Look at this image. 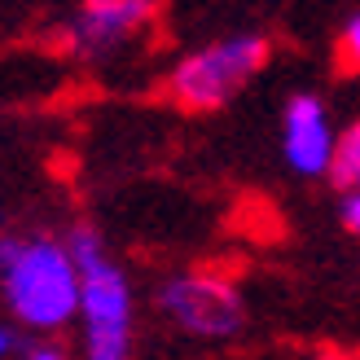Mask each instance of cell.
<instances>
[{
  "label": "cell",
  "mask_w": 360,
  "mask_h": 360,
  "mask_svg": "<svg viewBox=\"0 0 360 360\" xmlns=\"http://www.w3.org/2000/svg\"><path fill=\"white\" fill-rule=\"evenodd\" d=\"M9 347H13V334H9V330H5V326H0V356H5V352H9Z\"/></svg>",
  "instance_id": "obj_12"
},
{
  "label": "cell",
  "mask_w": 360,
  "mask_h": 360,
  "mask_svg": "<svg viewBox=\"0 0 360 360\" xmlns=\"http://www.w3.org/2000/svg\"><path fill=\"white\" fill-rule=\"evenodd\" d=\"M22 242H27V238H0V268H9V259L22 250Z\"/></svg>",
  "instance_id": "obj_10"
},
{
  "label": "cell",
  "mask_w": 360,
  "mask_h": 360,
  "mask_svg": "<svg viewBox=\"0 0 360 360\" xmlns=\"http://www.w3.org/2000/svg\"><path fill=\"white\" fill-rule=\"evenodd\" d=\"M312 360H347V356H343V352H316Z\"/></svg>",
  "instance_id": "obj_13"
},
{
  "label": "cell",
  "mask_w": 360,
  "mask_h": 360,
  "mask_svg": "<svg viewBox=\"0 0 360 360\" xmlns=\"http://www.w3.org/2000/svg\"><path fill=\"white\" fill-rule=\"evenodd\" d=\"M163 308L172 321L189 334L220 338L242 326V299L229 281L220 277H180L163 290Z\"/></svg>",
  "instance_id": "obj_4"
},
{
  "label": "cell",
  "mask_w": 360,
  "mask_h": 360,
  "mask_svg": "<svg viewBox=\"0 0 360 360\" xmlns=\"http://www.w3.org/2000/svg\"><path fill=\"white\" fill-rule=\"evenodd\" d=\"M330 180L338 189H356L360 180V128L352 123V128L343 136H334V150H330Z\"/></svg>",
  "instance_id": "obj_7"
},
{
  "label": "cell",
  "mask_w": 360,
  "mask_h": 360,
  "mask_svg": "<svg viewBox=\"0 0 360 360\" xmlns=\"http://www.w3.org/2000/svg\"><path fill=\"white\" fill-rule=\"evenodd\" d=\"M268 62V40L259 35H233L211 49L189 53L185 62L172 70V97L185 110H215L224 105L238 88Z\"/></svg>",
  "instance_id": "obj_3"
},
{
  "label": "cell",
  "mask_w": 360,
  "mask_h": 360,
  "mask_svg": "<svg viewBox=\"0 0 360 360\" xmlns=\"http://www.w3.org/2000/svg\"><path fill=\"white\" fill-rule=\"evenodd\" d=\"M330 150H334V132L321 97L312 93L290 97V105H285V163L303 176H316L330 167Z\"/></svg>",
  "instance_id": "obj_6"
},
{
  "label": "cell",
  "mask_w": 360,
  "mask_h": 360,
  "mask_svg": "<svg viewBox=\"0 0 360 360\" xmlns=\"http://www.w3.org/2000/svg\"><path fill=\"white\" fill-rule=\"evenodd\" d=\"M5 273V299L13 316L31 330H62L79 308V273L70 264L66 246L49 238H31L9 259Z\"/></svg>",
  "instance_id": "obj_2"
},
{
  "label": "cell",
  "mask_w": 360,
  "mask_h": 360,
  "mask_svg": "<svg viewBox=\"0 0 360 360\" xmlns=\"http://www.w3.org/2000/svg\"><path fill=\"white\" fill-rule=\"evenodd\" d=\"M338 58H343V66H356L360 58V18L352 13L343 22V40H338Z\"/></svg>",
  "instance_id": "obj_8"
},
{
  "label": "cell",
  "mask_w": 360,
  "mask_h": 360,
  "mask_svg": "<svg viewBox=\"0 0 360 360\" xmlns=\"http://www.w3.org/2000/svg\"><path fill=\"white\" fill-rule=\"evenodd\" d=\"M27 360H66V356H62L58 347H31V352H27Z\"/></svg>",
  "instance_id": "obj_11"
},
{
  "label": "cell",
  "mask_w": 360,
  "mask_h": 360,
  "mask_svg": "<svg viewBox=\"0 0 360 360\" xmlns=\"http://www.w3.org/2000/svg\"><path fill=\"white\" fill-rule=\"evenodd\" d=\"M66 255L79 273V316L88 338V360H128L132 352V299L123 273L105 259L97 229L79 224L66 242Z\"/></svg>",
  "instance_id": "obj_1"
},
{
  "label": "cell",
  "mask_w": 360,
  "mask_h": 360,
  "mask_svg": "<svg viewBox=\"0 0 360 360\" xmlns=\"http://www.w3.org/2000/svg\"><path fill=\"white\" fill-rule=\"evenodd\" d=\"M154 18V0H84L70 27V49L79 53H110L128 35H136Z\"/></svg>",
  "instance_id": "obj_5"
},
{
  "label": "cell",
  "mask_w": 360,
  "mask_h": 360,
  "mask_svg": "<svg viewBox=\"0 0 360 360\" xmlns=\"http://www.w3.org/2000/svg\"><path fill=\"white\" fill-rule=\"evenodd\" d=\"M343 224L352 233L360 229V198H356V189H347V198H343Z\"/></svg>",
  "instance_id": "obj_9"
}]
</instances>
